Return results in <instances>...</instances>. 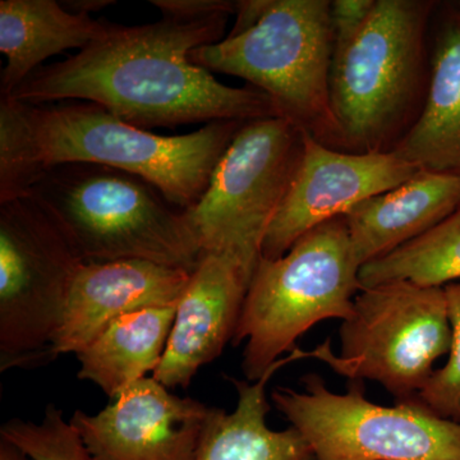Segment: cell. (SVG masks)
Wrapping results in <instances>:
<instances>
[{"mask_svg":"<svg viewBox=\"0 0 460 460\" xmlns=\"http://www.w3.org/2000/svg\"><path fill=\"white\" fill-rule=\"evenodd\" d=\"M304 392L277 387L271 401L313 452L314 460H460V423L441 419L419 396L394 404L366 398L363 381L337 394L317 374Z\"/></svg>","mask_w":460,"mask_h":460,"instance_id":"obj_9","label":"cell"},{"mask_svg":"<svg viewBox=\"0 0 460 460\" xmlns=\"http://www.w3.org/2000/svg\"><path fill=\"white\" fill-rule=\"evenodd\" d=\"M394 151L420 171L460 178V11L447 5L436 31L428 93Z\"/></svg>","mask_w":460,"mask_h":460,"instance_id":"obj_16","label":"cell"},{"mask_svg":"<svg viewBox=\"0 0 460 460\" xmlns=\"http://www.w3.org/2000/svg\"><path fill=\"white\" fill-rule=\"evenodd\" d=\"M429 0H376L361 31L332 58L330 105L344 151H394L428 93Z\"/></svg>","mask_w":460,"mask_h":460,"instance_id":"obj_3","label":"cell"},{"mask_svg":"<svg viewBox=\"0 0 460 460\" xmlns=\"http://www.w3.org/2000/svg\"><path fill=\"white\" fill-rule=\"evenodd\" d=\"M163 16L201 18L214 14H233L237 2L229 0H151Z\"/></svg>","mask_w":460,"mask_h":460,"instance_id":"obj_24","label":"cell"},{"mask_svg":"<svg viewBox=\"0 0 460 460\" xmlns=\"http://www.w3.org/2000/svg\"><path fill=\"white\" fill-rule=\"evenodd\" d=\"M246 122H213L160 136L89 102L32 105L0 98V204L23 198L56 166L93 164L138 175L187 210L204 195L220 157Z\"/></svg>","mask_w":460,"mask_h":460,"instance_id":"obj_2","label":"cell"},{"mask_svg":"<svg viewBox=\"0 0 460 460\" xmlns=\"http://www.w3.org/2000/svg\"><path fill=\"white\" fill-rule=\"evenodd\" d=\"M296 352L272 366L260 380L229 378L237 389V407L232 413L217 408L196 460H314L304 436L295 428L274 431L266 423L270 411L266 384Z\"/></svg>","mask_w":460,"mask_h":460,"instance_id":"obj_19","label":"cell"},{"mask_svg":"<svg viewBox=\"0 0 460 460\" xmlns=\"http://www.w3.org/2000/svg\"><path fill=\"white\" fill-rule=\"evenodd\" d=\"M111 26L87 14L72 13L54 0H2L0 51L5 66L0 74V98L11 96L48 58L83 50Z\"/></svg>","mask_w":460,"mask_h":460,"instance_id":"obj_17","label":"cell"},{"mask_svg":"<svg viewBox=\"0 0 460 460\" xmlns=\"http://www.w3.org/2000/svg\"><path fill=\"white\" fill-rule=\"evenodd\" d=\"M0 438L16 445L31 460H96L54 404L47 405L39 423L9 420L0 429Z\"/></svg>","mask_w":460,"mask_h":460,"instance_id":"obj_21","label":"cell"},{"mask_svg":"<svg viewBox=\"0 0 460 460\" xmlns=\"http://www.w3.org/2000/svg\"><path fill=\"white\" fill-rule=\"evenodd\" d=\"M420 171L396 151L335 150L304 132L301 162L266 233L261 259H279L305 233L401 186Z\"/></svg>","mask_w":460,"mask_h":460,"instance_id":"obj_11","label":"cell"},{"mask_svg":"<svg viewBox=\"0 0 460 460\" xmlns=\"http://www.w3.org/2000/svg\"><path fill=\"white\" fill-rule=\"evenodd\" d=\"M376 0H334L330 3L332 33V58L343 51L361 31Z\"/></svg>","mask_w":460,"mask_h":460,"instance_id":"obj_23","label":"cell"},{"mask_svg":"<svg viewBox=\"0 0 460 460\" xmlns=\"http://www.w3.org/2000/svg\"><path fill=\"white\" fill-rule=\"evenodd\" d=\"M217 411L147 376L99 413L75 411L69 422L96 460H196Z\"/></svg>","mask_w":460,"mask_h":460,"instance_id":"obj_12","label":"cell"},{"mask_svg":"<svg viewBox=\"0 0 460 460\" xmlns=\"http://www.w3.org/2000/svg\"><path fill=\"white\" fill-rule=\"evenodd\" d=\"M0 460H31L16 445L0 438Z\"/></svg>","mask_w":460,"mask_h":460,"instance_id":"obj_26","label":"cell"},{"mask_svg":"<svg viewBox=\"0 0 460 460\" xmlns=\"http://www.w3.org/2000/svg\"><path fill=\"white\" fill-rule=\"evenodd\" d=\"M304 150V132L283 117L243 123L204 195L184 210L204 253L232 257L252 278L266 233Z\"/></svg>","mask_w":460,"mask_h":460,"instance_id":"obj_8","label":"cell"},{"mask_svg":"<svg viewBox=\"0 0 460 460\" xmlns=\"http://www.w3.org/2000/svg\"><path fill=\"white\" fill-rule=\"evenodd\" d=\"M341 352L329 341L305 357L325 362L349 381L371 380L395 402L420 394L449 353L452 326L444 287L387 281L361 288L339 329Z\"/></svg>","mask_w":460,"mask_h":460,"instance_id":"obj_7","label":"cell"},{"mask_svg":"<svg viewBox=\"0 0 460 460\" xmlns=\"http://www.w3.org/2000/svg\"><path fill=\"white\" fill-rule=\"evenodd\" d=\"M452 326L447 361L420 390V401L441 419L460 423V281L444 287Z\"/></svg>","mask_w":460,"mask_h":460,"instance_id":"obj_22","label":"cell"},{"mask_svg":"<svg viewBox=\"0 0 460 460\" xmlns=\"http://www.w3.org/2000/svg\"><path fill=\"white\" fill-rule=\"evenodd\" d=\"M190 272L146 260L84 262L72 281L50 361L60 354L77 356L124 314L178 305Z\"/></svg>","mask_w":460,"mask_h":460,"instance_id":"obj_13","label":"cell"},{"mask_svg":"<svg viewBox=\"0 0 460 460\" xmlns=\"http://www.w3.org/2000/svg\"><path fill=\"white\" fill-rule=\"evenodd\" d=\"M84 262L146 260L193 271L202 253L183 208L138 175L93 164L42 172L27 190Z\"/></svg>","mask_w":460,"mask_h":460,"instance_id":"obj_4","label":"cell"},{"mask_svg":"<svg viewBox=\"0 0 460 460\" xmlns=\"http://www.w3.org/2000/svg\"><path fill=\"white\" fill-rule=\"evenodd\" d=\"M459 205V177L420 171L401 186L354 206L343 217L361 269L425 234Z\"/></svg>","mask_w":460,"mask_h":460,"instance_id":"obj_15","label":"cell"},{"mask_svg":"<svg viewBox=\"0 0 460 460\" xmlns=\"http://www.w3.org/2000/svg\"><path fill=\"white\" fill-rule=\"evenodd\" d=\"M83 263L65 232L32 199L0 204V371L50 361Z\"/></svg>","mask_w":460,"mask_h":460,"instance_id":"obj_10","label":"cell"},{"mask_svg":"<svg viewBox=\"0 0 460 460\" xmlns=\"http://www.w3.org/2000/svg\"><path fill=\"white\" fill-rule=\"evenodd\" d=\"M177 305L148 307L113 321L77 354L80 380L98 385L109 399L154 374L171 335Z\"/></svg>","mask_w":460,"mask_h":460,"instance_id":"obj_18","label":"cell"},{"mask_svg":"<svg viewBox=\"0 0 460 460\" xmlns=\"http://www.w3.org/2000/svg\"><path fill=\"white\" fill-rule=\"evenodd\" d=\"M359 271L343 217L305 233L279 259H260L232 341H246V380H260L284 353L295 352L316 323L348 319L361 290Z\"/></svg>","mask_w":460,"mask_h":460,"instance_id":"obj_6","label":"cell"},{"mask_svg":"<svg viewBox=\"0 0 460 460\" xmlns=\"http://www.w3.org/2000/svg\"><path fill=\"white\" fill-rule=\"evenodd\" d=\"M456 7H458V9H459V11H460V2L456 3Z\"/></svg>","mask_w":460,"mask_h":460,"instance_id":"obj_27","label":"cell"},{"mask_svg":"<svg viewBox=\"0 0 460 460\" xmlns=\"http://www.w3.org/2000/svg\"><path fill=\"white\" fill-rule=\"evenodd\" d=\"M62 4H65L63 7L72 13L90 16L93 12H99L109 5L115 4V2L114 0H69V2H63Z\"/></svg>","mask_w":460,"mask_h":460,"instance_id":"obj_25","label":"cell"},{"mask_svg":"<svg viewBox=\"0 0 460 460\" xmlns=\"http://www.w3.org/2000/svg\"><path fill=\"white\" fill-rule=\"evenodd\" d=\"M398 280L425 287L460 281V205L425 234L359 271L361 288Z\"/></svg>","mask_w":460,"mask_h":460,"instance_id":"obj_20","label":"cell"},{"mask_svg":"<svg viewBox=\"0 0 460 460\" xmlns=\"http://www.w3.org/2000/svg\"><path fill=\"white\" fill-rule=\"evenodd\" d=\"M329 0H262L246 29L190 53L210 72L262 91L281 117L325 146L343 150L330 105L332 33Z\"/></svg>","mask_w":460,"mask_h":460,"instance_id":"obj_5","label":"cell"},{"mask_svg":"<svg viewBox=\"0 0 460 460\" xmlns=\"http://www.w3.org/2000/svg\"><path fill=\"white\" fill-rule=\"evenodd\" d=\"M229 16L113 23L75 56L36 69L8 98L32 105L93 102L145 129L281 117L262 91L226 86L190 60L193 50L223 40Z\"/></svg>","mask_w":460,"mask_h":460,"instance_id":"obj_1","label":"cell"},{"mask_svg":"<svg viewBox=\"0 0 460 460\" xmlns=\"http://www.w3.org/2000/svg\"><path fill=\"white\" fill-rule=\"evenodd\" d=\"M251 277L232 257L204 253L177 305L162 361L153 376L187 389L199 368L234 338Z\"/></svg>","mask_w":460,"mask_h":460,"instance_id":"obj_14","label":"cell"}]
</instances>
